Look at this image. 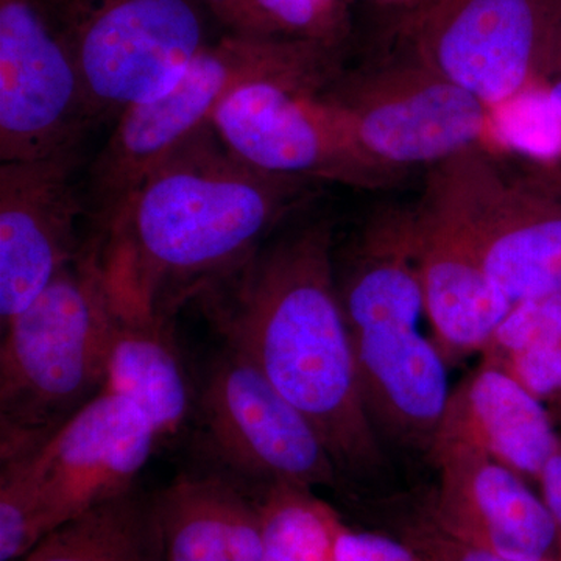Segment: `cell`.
<instances>
[{"label":"cell","instance_id":"cell-23","mask_svg":"<svg viewBox=\"0 0 561 561\" xmlns=\"http://www.w3.org/2000/svg\"><path fill=\"white\" fill-rule=\"evenodd\" d=\"M490 136L505 149L534 157L559 154L561 121L546 101L542 84L490 108Z\"/></svg>","mask_w":561,"mask_h":561},{"label":"cell","instance_id":"cell-8","mask_svg":"<svg viewBox=\"0 0 561 561\" xmlns=\"http://www.w3.org/2000/svg\"><path fill=\"white\" fill-rule=\"evenodd\" d=\"M365 160L387 179L482 147L490 108L404 55L343 70L323 92Z\"/></svg>","mask_w":561,"mask_h":561},{"label":"cell","instance_id":"cell-30","mask_svg":"<svg viewBox=\"0 0 561 561\" xmlns=\"http://www.w3.org/2000/svg\"><path fill=\"white\" fill-rule=\"evenodd\" d=\"M549 84H542L545 88L546 101L551 106L552 113L561 121V79L546 81Z\"/></svg>","mask_w":561,"mask_h":561},{"label":"cell","instance_id":"cell-29","mask_svg":"<svg viewBox=\"0 0 561 561\" xmlns=\"http://www.w3.org/2000/svg\"><path fill=\"white\" fill-rule=\"evenodd\" d=\"M551 35H549L548 81L561 79V0H549Z\"/></svg>","mask_w":561,"mask_h":561},{"label":"cell","instance_id":"cell-4","mask_svg":"<svg viewBox=\"0 0 561 561\" xmlns=\"http://www.w3.org/2000/svg\"><path fill=\"white\" fill-rule=\"evenodd\" d=\"M113 317L90 239L79 260L2 327V461L35 451L102 393Z\"/></svg>","mask_w":561,"mask_h":561},{"label":"cell","instance_id":"cell-17","mask_svg":"<svg viewBox=\"0 0 561 561\" xmlns=\"http://www.w3.org/2000/svg\"><path fill=\"white\" fill-rule=\"evenodd\" d=\"M164 561H262L257 489L230 472H181L153 494Z\"/></svg>","mask_w":561,"mask_h":561},{"label":"cell","instance_id":"cell-1","mask_svg":"<svg viewBox=\"0 0 561 561\" xmlns=\"http://www.w3.org/2000/svg\"><path fill=\"white\" fill-rule=\"evenodd\" d=\"M313 184L260 171L232 153L213 125L201 128L91 238L114 311L171 319L256 256Z\"/></svg>","mask_w":561,"mask_h":561},{"label":"cell","instance_id":"cell-9","mask_svg":"<svg viewBox=\"0 0 561 561\" xmlns=\"http://www.w3.org/2000/svg\"><path fill=\"white\" fill-rule=\"evenodd\" d=\"M482 147L434 168L426 195L513 302L561 294V181L507 180Z\"/></svg>","mask_w":561,"mask_h":561},{"label":"cell","instance_id":"cell-20","mask_svg":"<svg viewBox=\"0 0 561 561\" xmlns=\"http://www.w3.org/2000/svg\"><path fill=\"white\" fill-rule=\"evenodd\" d=\"M21 561H164L153 494L138 486L61 524Z\"/></svg>","mask_w":561,"mask_h":561},{"label":"cell","instance_id":"cell-27","mask_svg":"<svg viewBox=\"0 0 561 561\" xmlns=\"http://www.w3.org/2000/svg\"><path fill=\"white\" fill-rule=\"evenodd\" d=\"M335 561H430L390 531L353 529L345 524L335 546Z\"/></svg>","mask_w":561,"mask_h":561},{"label":"cell","instance_id":"cell-19","mask_svg":"<svg viewBox=\"0 0 561 561\" xmlns=\"http://www.w3.org/2000/svg\"><path fill=\"white\" fill-rule=\"evenodd\" d=\"M103 391L135 405L160 440L179 434L191 393L169 320L114 311Z\"/></svg>","mask_w":561,"mask_h":561},{"label":"cell","instance_id":"cell-10","mask_svg":"<svg viewBox=\"0 0 561 561\" xmlns=\"http://www.w3.org/2000/svg\"><path fill=\"white\" fill-rule=\"evenodd\" d=\"M549 0H423L394 21V51L489 108L548 81Z\"/></svg>","mask_w":561,"mask_h":561},{"label":"cell","instance_id":"cell-14","mask_svg":"<svg viewBox=\"0 0 561 561\" xmlns=\"http://www.w3.org/2000/svg\"><path fill=\"white\" fill-rule=\"evenodd\" d=\"M77 149L0 162V321L24 311L79 260L87 198L76 184Z\"/></svg>","mask_w":561,"mask_h":561},{"label":"cell","instance_id":"cell-16","mask_svg":"<svg viewBox=\"0 0 561 561\" xmlns=\"http://www.w3.org/2000/svg\"><path fill=\"white\" fill-rule=\"evenodd\" d=\"M412 250L424 313L446 364L481 353L511 311L478 254L440 206L424 195L412 213Z\"/></svg>","mask_w":561,"mask_h":561},{"label":"cell","instance_id":"cell-26","mask_svg":"<svg viewBox=\"0 0 561 561\" xmlns=\"http://www.w3.org/2000/svg\"><path fill=\"white\" fill-rule=\"evenodd\" d=\"M490 365L507 373L542 404L561 401V343L511 354Z\"/></svg>","mask_w":561,"mask_h":561},{"label":"cell","instance_id":"cell-2","mask_svg":"<svg viewBox=\"0 0 561 561\" xmlns=\"http://www.w3.org/2000/svg\"><path fill=\"white\" fill-rule=\"evenodd\" d=\"M330 221H308L202 295L241 351L319 432L343 479L376 481L389 457L373 427L335 279Z\"/></svg>","mask_w":561,"mask_h":561},{"label":"cell","instance_id":"cell-15","mask_svg":"<svg viewBox=\"0 0 561 561\" xmlns=\"http://www.w3.org/2000/svg\"><path fill=\"white\" fill-rule=\"evenodd\" d=\"M430 459L437 486L421 504L443 530L502 559L561 561L551 513L518 472L465 443L435 442Z\"/></svg>","mask_w":561,"mask_h":561},{"label":"cell","instance_id":"cell-13","mask_svg":"<svg viewBox=\"0 0 561 561\" xmlns=\"http://www.w3.org/2000/svg\"><path fill=\"white\" fill-rule=\"evenodd\" d=\"M90 127L76 61L38 0H0V162L77 149Z\"/></svg>","mask_w":561,"mask_h":561},{"label":"cell","instance_id":"cell-5","mask_svg":"<svg viewBox=\"0 0 561 561\" xmlns=\"http://www.w3.org/2000/svg\"><path fill=\"white\" fill-rule=\"evenodd\" d=\"M345 51L297 41L227 35L210 41L169 90L125 111L90 169L87 208L99 234L140 181L183 140L206 127L221 103L247 84L287 80L327 90Z\"/></svg>","mask_w":561,"mask_h":561},{"label":"cell","instance_id":"cell-7","mask_svg":"<svg viewBox=\"0 0 561 561\" xmlns=\"http://www.w3.org/2000/svg\"><path fill=\"white\" fill-rule=\"evenodd\" d=\"M68 47L92 125L169 90L210 43L206 0H38Z\"/></svg>","mask_w":561,"mask_h":561},{"label":"cell","instance_id":"cell-18","mask_svg":"<svg viewBox=\"0 0 561 561\" xmlns=\"http://www.w3.org/2000/svg\"><path fill=\"white\" fill-rule=\"evenodd\" d=\"M560 440L545 404L485 362L449 393L435 438L474 446L526 481L537 482Z\"/></svg>","mask_w":561,"mask_h":561},{"label":"cell","instance_id":"cell-11","mask_svg":"<svg viewBox=\"0 0 561 561\" xmlns=\"http://www.w3.org/2000/svg\"><path fill=\"white\" fill-rule=\"evenodd\" d=\"M198 404L206 442L221 470L253 486L343 485L316 427L241 351L225 345L205 376Z\"/></svg>","mask_w":561,"mask_h":561},{"label":"cell","instance_id":"cell-3","mask_svg":"<svg viewBox=\"0 0 561 561\" xmlns=\"http://www.w3.org/2000/svg\"><path fill=\"white\" fill-rule=\"evenodd\" d=\"M335 279L362 397L376 434L430 456L449 390L446 362L420 331L423 291L402 221L378 217L335 251Z\"/></svg>","mask_w":561,"mask_h":561},{"label":"cell","instance_id":"cell-22","mask_svg":"<svg viewBox=\"0 0 561 561\" xmlns=\"http://www.w3.org/2000/svg\"><path fill=\"white\" fill-rule=\"evenodd\" d=\"M262 561H335L345 523L316 491L294 483L257 486Z\"/></svg>","mask_w":561,"mask_h":561},{"label":"cell","instance_id":"cell-6","mask_svg":"<svg viewBox=\"0 0 561 561\" xmlns=\"http://www.w3.org/2000/svg\"><path fill=\"white\" fill-rule=\"evenodd\" d=\"M160 442L146 416L102 391L35 451L2 461L0 561H18L51 530L135 489Z\"/></svg>","mask_w":561,"mask_h":561},{"label":"cell","instance_id":"cell-28","mask_svg":"<svg viewBox=\"0 0 561 561\" xmlns=\"http://www.w3.org/2000/svg\"><path fill=\"white\" fill-rule=\"evenodd\" d=\"M538 483L541 486V497L556 523L560 537L561 560V440L559 448L552 453L542 467Z\"/></svg>","mask_w":561,"mask_h":561},{"label":"cell","instance_id":"cell-12","mask_svg":"<svg viewBox=\"0 0 561 561\" xmlns=\"http://www.w3.org/2000/svg\"><path fill=\"white\" fill-rule=\"evenodd\" d=\"M323 91L298 81H254L232 92L210 125L232 153L272 175L382 186L389 179L365 160Z\"/></svg>","mask_w":561,"mask_h":561},{"label":"cell","instance_id":"cell-24","mask_svg":"<svg viewBox=\"0 0 561 561\" xmlns=\"http://www.w3.org/2000/svg\"><path fill=\"white\" fill-rule=\"evenodd\" d=\"M561 343V294L513 302L481 351L482 362L494 364L511 354Z\"/></svg>","mask_w":561,"mask_h":561},{"label":"cell","instance_id":"cell-21","mask_svg":"<svg viewBox=\"0 0 561 561\" xmlns=\"http://www.w3.org/2000/svg\"><path fill=\"white\" fill-rule=\"evenodd\" d=\"M206 5L232 35L341 51L353 35V0H206Z\"/></svg>","mask_w":561,"mask_h":561},{"label":"cell","instance_id":"cell-25","mask_svg":"<svg viewBox=\"0 0 561 561\" xmlns=\"http://www.w3.org/2000/svg\"><path fill=\"white\" fill-rule=\"evenodd\" d=\"M389 515L387 523L390 534L411 545L430 561H515L502 559L453 537L431 518L420 501L409 507H390Z\"/></svg>","mask_w":561,"mask_h":561}]
</instances>
